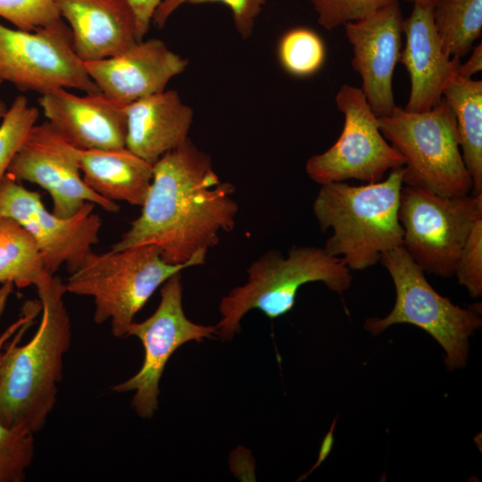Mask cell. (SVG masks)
I'll return each mask as SVG.
<instances>
[{"instance_id":"cell-4","label":"cell","mask_w":482,"mask_h":482,"mask_svg":"<svg viewBox=\"0 0 482 482\" xmlns=\"http://www.w3.org/2000/svg\"><path fill=\"white\" fill-rule=\"evenodd\" d=\"M246 272V282L230 290L220 302L221 318L216 328L223 341H230L240 331L242 318L253 309L270 319L287 313L304 284L320 281L331 291L342 294L353 280L351 270L342 258L317 246L294 245L286 257L278 250H268L250 264Z\"/></svg>"},{"instance_id":"cell-18","label":"cell","mask_w":482,"mask_h":482,"mask_svg":"<svg viewBox=\"0 0 482 482\" xmlns=\"http://www.w3.org/2000/svg\"><path fill=\"white\" fill-rule=\"evenodd\" d=\"M70 25L75 53L84 62L119 54L137 42V22L127 0H55Z\"/></svg>"},{"instance_id":"cell-14","label":"cell","mask_w":482,"mask_h":482,"mask_svg":"<svg viewBox=\"0 0 482 482\" xmlns=\"http://www.w3.org/2000/svg\"><path fill=\"white\" fill-rule=\"evenodd\" d=\"M403 15L395 1L355 21L344 25L353 46L352 66L362 79V91L377 117L396 107L394 71L402 51Z\"/></svg>"},{"instance_id":"cell-11","label":"cell","mask_w":482,"mask_h":482,"mask_svg":"<svg viewBox=\"0 0 482 482\" xmlns=\"http://www.w3.org/2000/svg\"><path fill=\"white\" fill-rule=\"evenodd\" d=\"M181 272L169 278L161 288L157 309L142 322L133 321L127 336L137 337L145 349L141 369L129 379L112 386L116 393L135 391L131 406L143 419H150L158 409L159 382L173 353L189 341L202 342L217 333L216 326L195 323L187 318L182 306Z\"/></svg>"},{"instance_id":"cell-8","label":"cell","mask_w":482,"mask_h":482,"mask_svg":"<svg viewBox=\"0 0 482 482\" xmlns=\"http://www.w3.org/2000/svg\"><path fill=\"white\" fill-rule=\"evenodd\" d=\"M398 217L403 246L412 260L424 272L450 278L470 231L482 219V193L443 196L403 186Z\"/></svg>"},{"instance_id":"cell-16","label":"cell","mask_w":482,"mask_h":482,"mask_svg":"<svg viewBox=\"0 0 482 482\" xmlns=\"http://www.w3.org/2000/svg\"><path fill=\"white\" fill-rule=\"evenodd\" d=\"M49 124L68 144L81 150L126 147V105L103 93L79 96L65 88L41 95Z\"/></svg>"},{"instance_id":"cell-30","label":"cell","mask_w":482,"mask_h":482,"mask_svg":"<svg viewBox=\"0 0 482 482\" xmlns=\"http://www.w3.org/2000/svg\"><path fill=\"white\" fill-rule=\"evenodd\" d=\"M453 275L472 298L482 295V219L478 220L461 250Z\"/></svg>"},{"instance_id":"cell-35","label":"cell","mask_w":482,"mask_h":482,"mask_svg":"<svg viewBox=\"0 0 482 482\" xmlns=\"http://www.w3.org/2000/svg\"><path fill=\"white\" fill-rule=\"evenodd\" d=\"M6 112H7L6 105L2 99H0V118L1 117L3 118L4 114L6 113Z\"/></svg>"},{"instance_id":"cell-9","label":"cell","mask_w":482,"mask_h":482,"mask_svg":"<svg viewBox=\"0 0 482 482\" xmlns=\"http://www.w3.org/2000/svg\"><path fill=\"white\" fill-rule=\"evenodd\" d=\"M0 81L41 95L68 87L102 93L75 53L71 30L62 19L34 31L0 23Z\"/></svg>"},{"instance_id":"cell-27","label":"cell","mask_w":482,"mask_h":482,"mask_svg":"<svg viewBox=\"0 0 482 482\" xmlns=\"http://www.w3.org/2000/svg\"><path fill=\"white\" fill-rule=\"evenodd\" d=\"M220 3L228 6L232 13L234 27L242 39L252 35L255 22L266 0H162L154 12L152 22L158 28L166 24L171 14L181 5Z\"/></svg>"},{"instance_id":"cell-34","label":"cell","mask_w":482,"mask_h":482,"mask_svg":"<svg viewBox=\"0 0 482 482\" xmlns=\"http://www.w3.org/2000/svg\"><path fill=\"white\" fill-rule=\"evenodd\" d=\"M413 4L434 8L441 0H405Z\"/></svg>"},{"instance_id":"cell-22","label":"cell","mask_w":482,"mask_h":482,"mask_svg":"<svg viewBox=\"0 0 482 482\" xmlns=\"http://www.w3.org/2000/svg\"><path fill=\"white\" fill-rule=\"evenodd\" d=\"M49 275L31 235L13 219L0 216V283L36 287Z\"/></svg>"},{"instance_id":"cell-31","label":"cell","mask_w":482,"mask_h":482,"mask_svg":"<svg viewBox=\"0 0 482 482\" xmlns=\"http://www.w3.org/2000/svg\"><path fill=\"white\" fill-rule=\"evenodd\" d=\"M131 6L137 22V37L144 39L148 32L154 11L162 0H127Z\"/></svg>"},{"instance_id":"cell-25","label":"cell","mask_w":482,"mask_h":482,"mask_svg":"<svg viewBox=\"0 0 482 482\" xmlns=\"http://www.w3.org/2000/svg\"><path fill=\"white\" fill-rule=\"evenodd\" d=\"M38 115L37 107L29 106L24 96H18L3 117L0 125V181L36 124Z\"/></svg>"},{"instance_id":"cell-3","label":"cell","mask_w":482,"mask_h":482,"mask_svg":"<svg viewBox=\"0 0 482 482\" xmlns=\"http://www.w3.org/2000/svg\"><path fill=\"white\" fill-rule=\"evenodd\" d=\"M403 173V166L375 183L320 185L313 213L320 230H333L324 248L342 258L351 270L374 266L384 253L403 245L398 210Z\"/></svg>"},{"instance_id":"cell-33","label":"cell","mask_w":482,"mask_h":482,"mask_svg":"<svg viewBox=\"0 0 482 482\" xmlns=\"http://www.w3.org/2000/svg\"><path fill=\"white\" fill-rule=\"evenodd\" d=\"M469 59L459 65L458 76L462 79H471L473 75L482 70V45L479 44L471 49Z\"/></svg>"},{"instance_id":"cell-15","label":"cell","mask_w":482,"mask_h":482,"mask_svg":"<svg viewBox=\"0 0 482 482\" xmlns=\"http://www.w3.org/2000/svg\"><path fill=\"white\" fill-rule=\"evenodd\" d=\"M83 63L103 94L127 105L164 91L170 80L187 69L189 61L171 51L163 41L150 38L137 42L119 54Z\"/></svg>"},{"instance_id":"cell-24","label":"cell","mask_w":482,"mask_h":482,"mask_svg":"<svg viewBox=\"0 0 482 482\" xmlns=\"http://www.w3.org/2000/svg\"><path fill=\"white\" fill-rule=\"evenodd\" d=\"M278 57L288 74L304 78L315 74L323 66L326 48L322 38L314 30L295 27L280 37Z\"/></svg>"},{"instance_id":"cell-32","label":"cell","mask_w":482,"mask_h":482,"mask_svg":"<svg viewBox=\"0 0 482 482\" xmlns=\"http://www.w3.org/2000/svg\"><path fill=\"white\" fill-rule=\"evenodd\" d=\"M41 309L42 306L40 301L33 300L24 303L22 315L0 335V353L4 349L5 344L14 336L20 328L29 320L36 318Z\"/></svg>"},{"instance_id":"cell-12","label":"cell","mask_w":482,"mask_h":482,"mask_svg":"<svg viewBox=\"0 0 482 482\" xmlns=\"http://www.w3.org/2000/svg\"><path fill=\"white\" fill-rule=\"evenodd\" d=\"M95 205L87 202L74 215L61 218L45 208L37 192L10 174L0 181V216L13 219L31 235L50 275L63 264L70 274L74 272L98 243L102 221L93 212Z\"/></svg>"},{"instance_id":"cell-7","label":"cell","mask_w":482,"mask_h":482,"mask_svg":"<svg viewBox=\"0 0 482 482\" xmlns=\"http://www.w3.org/2000/svg\"><path fill=\"white\" fill-rule=\"evenodd\" d=\"M380 262L393 279L395 303L385 318L367 319L364 329L377 337L394 324L417 326L443 347L444 362L449 370L464 367L469 339L482 325L481 303L464 309L440 295L403 245L384 253Z\"/></svg>"},{"instance_id":"cell-28","label":"cell","mask_w":482,"mask_h":482,"mask_svg":"<svg viewBox=\"0 0 482 482\" xmlns=\"http://www.w3.org/2000/svg\"><path fill=\"white\" fill-rule=\"evenodd\" d=\"M0 16L24 31L62 19L55 0H0Z\"/></svg>"},{"instance_id":"cell-5","label":"cell","mask_w":482,"mask_h":482,"mask_svg":"<svg viewBox=\"0 0 482 482\" xmlns=\"http://www.w3.org/2000/svg\"><path fill=\"white\" fill-rule=\"evenodd\" d=\"M201 252L188 262H164L159 247L143 245L103 253L90 252L64 283L68 293L93 298L94 321H110L115 337H126L136 314L154 291L172 275L205 263Z\"/></svg>"},{"instance_id":"cell-36","label":"cell","mask_w":482,"mask_h":482,"mask_svg":"<svg viewBox=\"0 0 482 482\" xmlns=\"http://www.w3.org/2000/svg\"><path fill=\"white\" fill-rule=\"evenodd\" d=\"M2 83V81H0V84Z\"/></svg>"},{"instance_id":"cell-29","label":"cell","mask_w":482,"mask_h":482,"mask_svg":"<svg viewBox=\"0 0 482 482\" xmlns=\"http://www.w3.org/2000/svg\"><path fill=\"white\" fill-rule=\"evenodd\" d=\"M317 21L326 29L355 21L399 0H310Z\"/></svg>"},{"instance_id":"cell-17","label":"cell","mask_w":482,"mask_h":482,"mask_svg":"<svg viewBox=\"0 0 482 482\" xmlns=\"http://www.w3.org/2000/svg\"><path fill=\"white\" fill-rule=\"evenodd\" d=\"M405 45L399 62L409 73L411 92L405 111L427 112L443 98L446 86L456 76L461 58L451 57L445 51L433 18V8L413 4L403 20Z\"/></svg>"},{"instance_id":"cell-2","label":"cell","mask_w":482,"mask_h":482,"mask_svg":"<svg viewBox=\"0 0 482 482\" xmlns=\"http://www.w3.org/2000/svg\"><path fill=\"white\" fill-rule=\"evenodd\" d=\"M36 289L42 305L39 327L28 343L18 345L35 318L29 320L0 354V422L34 434L44 428L54 408L63 356L71 341L64 283L49 275Z\"/></svg>"},{"instance_id":"cell-20","label":"cell","mask_w":482,"mask_h":482,"mask_svg":"<svg viewBox=\"0 0 482 482\" xmlns=\"http://www.w3.org/2000/svg\"><path fill=\"white\" fill-rule=\"evenodd\" d=\"M86 185L111 201L142 206L153 178V164L127 147L113 150L75 149Z\"/></svg>"},{"instance_id":"cell-23","label":"cell","mask_w":482,"mask_h":482,"mask_svg":"<svg viewBox=\"0 0 482 482\" xmlns=\"http://www.w3.org/2000/svg\"><path fill=\"white\" fill-rule=\"evenodd\" d=\"M436 29L445 51L461 58L482 33V0H441L433 8Z\"/></svg>"},{"instance_id":"cell-19","label":"cell","mask_w":482,"mask_h":482,"mask_svg":"<svg viewBox=\"0 0 482 482\" xmlns=\"http://www.w3.org/2000/svg\"><path fill=\"white\" fill-rule=\"evenodd\" d=\"M126 147L154 165L188 138L193 109L169 89L126 105Z\"/></svg>"},{"instance_id":"cell-26","label":"cell","mask_w":482,"mask_h":482,"mask_svg":"<svg viewBox=\"0 0 482 482\" xmlns=\"http://www.w3.org/2000/svg\"><path fill=\"white\" fill-rule=\"evenodd\" d=\"M1 354V353H0ZM34 433L0 422V482H22L35 456Z\"/></svg>"},{"instance_id":"cell-13","label":"cell","mask_w":482,"mask_h":482,"mask_svg":"<svg viewBox=\"0 0 482 482\" xmlns=\"http://www.w3.org/2000/svg\"><path fill=\"white\" fill-rule=\"evenodd\" d=\"M75 149L48 121L35 124L6 173L46 189L52 197V212L58 217L74 215L87 202L108 212H118L116 202L104 198L86 185L79 174Z\"/></svg>"},{"instance_id":"cell-1","label":"cell","mask_w":482,"mask_h":482,"mask_svg":"<svg viewBox=\"0 0 482 482\" xmlns=\"http://www.w3.org/2000/svg\"><path fill=\"white\" fill-rule=\"evenodd\" d=\"M235 185L220 179L212 157L188 137L154 163L141 214L111 250L154 245L167 263L188 262L214 247L220 234L235 229Z\"/></svg>"},{"instance_id":"cell-6","label":"cell","mask_w":482,"mask_h":482,"mask_svg":"<svg viewBox=\"0 0 482 482\" xmlns=\"http://www.w3.org/2000/svg\"><path fill=\"white\" fill-rule=\"evenodd\" d=\"M379 129L404 159L403 181L443 196L471 194L454 113L442 100L432 109L411 112L396 106L378 117Z\"/></svg>"},{"instance_id":"cell-10","label":"cell","mask_w":482,"mask_h":482,"mask_svg":"<svg viewBox=\"0 0 482 482\" xmlns=\"http://www.w3.org/2000/svg\"><path fill=\"white\" fill-rule=\"evenodd\" d=\"M335 101L344 127L332 146L307 160L310 179L320 185L352 179L375 183L387 170L404 166L402 154L382 135L361 87L342 85Z\"/></svg>"},{"instance_id":"cell-21","label":"cell","mask_w":482,"mask_h":482,"mask_svg":"<svg viewBox=\"0 0 482 482\" xmlns=\"http://www.w3.org/2000/svg\"><path fill=\"white\" fill-rule=\"evenodd\" d=\"M443 97L456 119L461 156L472 179L471 194H481L482 81L456 76L445 88Z\"/></svg>"}]
</instances>
